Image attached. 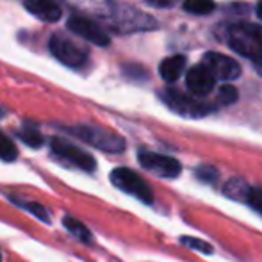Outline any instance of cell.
<instances>
[{"label":"cell","instance_id":"1","mask_svg":"<svg viewBox=\"0 0 262 262\" xmlns=\"http://www.w3.org/2000/svg\"><path fill=\"white\" fill-rule=\"evenodd\" d=\"M70 134L79 138L80 141L88 143V145L95 146L98 150H104L109 154H120L125 150V139L120 134L109 130L104 127H97V125H73V127H66Z\"/></svg>","mask_w":262,"mask_h":262},{"label":"cell","instance_id":"2","mask_svg":"<svg viewBox=\"0 0 262 262\" xmlns=\"http://www.w3.org/2000/svg\"><path fill=\"white\" fill-rule=\"evenodd\" d=\"M230 47L237 54L262 62V29L252 24L232 25L228 32Z\"/></svg>","mask_w":262,"mask_h":262},{"label":"cell","instance_id":"3","mask_svg":"<svg viewBox=\"0 0 262 262\" xmlns=\"http://www.w3.org/2000/svg\"><path fill=\"white\" fill-rule=\"evenodd\" d=\"M111 182L123 193L141 200L143 204H154V191L141 175L130 168H116L111 171Z\"/></svg>","mask_w":262,"mask_h":262},{"label":"cell","instance_id":"4","mask_svg":"<svg viewBox=\"0 0 262 262\" xmlns=\"http://www.w3.org/2000/svg\"><path fill=\"white\" fill-rule=\"evenodd\" d=\"M50 148L59 159L82 169V171H95V168H97V161L91 154L84 152L80 146L66 141L64 138H52L50 139Z\"/></svg>","mask_w":262,"mask_h":262},{"label":"cell","instance_id":"5","mask_svg":"<svg viewBox=\"0 0 262 262\" xmlns=\"http://www.w3.org/2000/svg\"><path fill=\"white\" fill-rule=\"evenodd\" d=\"M138 159L143 168L156 173L157 177H162V179H177L180 175V171H182L180 162L169 156H164V154L141 150L138 154Z\"/></svg>","mask_w":262,"mask_h":262},{"label":"cell","instance_id":"6","mask_svg":"<svg viewBox=\"0 0 262 262\" xmlns=\"http://www.w3.org/2000/svg\"><path fill=\"white\" fill-rule=\"evenodd\" d=\"M162 98H164V102L169 105V109L187 118H202L214 111L212 105L198 102V100H194V98L187 97V95H184V93H179V91H175V90H166V93H162Z\"/></svg>","mask_w":262,"mask_h":262},{"label":"cell","instance_id":"7","mask_svg":"<svg viewBox=\"0 0 262 262\" xmlns=\"http://www.w3.org/2000/svg\"><path fill=\"white\" fill-rule=\"evenodd\" d=\"M49 47H50V52L66 66H80L88 59L86 50L80 49L77 43H73L72 39L64 38V36H59V34L52 36Z\"/></svg>","mask_w":262,"mask_h":262},{"label":"cell","instance_id":"8","mask_svg":"<svg viewBox=\"0 0 262 262\" xmlns=\"http://www.w3.org/2000/svg\"><path fill=\"white\" fill-rule=\"evenodd\" d=\"M202 64L212 73L214 79H220V80H234V79H237L239 73H241V66H239L234 59L227 57V55H223V54H217V52L205 54Z\"/></svg>","mask_w":262,"mask_h":262},{"label":"cell","instance_id":"9","mask_svg":"<svg viewBox=\"0 0 262 262\" xmlns=\"http://www.w3.org/2000/svg\"><path fill=\"white\" fill-rule=\"evenodd\" d=\"M68 29L72 32H75L77 36L80 38L88 39V41L95 43L98 47H107L109 45V36L105 34V31H102L100 25H97L95 21L88 20V18H82V16H72L68 20Z\"/></svg>","mask_w":262,"mask_h":262},{"label":"cell","instance_id":"10","mask_svg":"<svg viewBox=\"0 0 262 262\" xmlns=\"http://www.w3.org/2000/svg\"><path fill=\"white\" fill-rule=\"evenodd\" d=\"M186 84L189 88V91L196 97H205L216 86V79L212 77V73L205 68L204 64H196L187 72L186 75Z\"/></svg>","mask_w":262,"mask_h":262},{"label":"cell","instance_id":"11","mask_svg":"<svg viewBox=\"0 0 262 262\" xmlns=\"http://www.w3.org/2000/svg\"><path fill=\"white\" fill-rule=\"evenodd\" d=\"M25 9L45 21H57L62 9L55 0H25Z\"/></svg>","mask_w":262,"mask_h":262},{"label":"cell","instance_id":"12","mask_svg":"<svg viewBox=\"0 0 262 262\" xmlns=\"http://www.w3.org/2000/svg\"><path fill=\"white\" fill-rule=\"evenodd\" d=\"M184 66H186V57L184 55H173V57H168L161 62L159 72H161V77L166 82H175L180 77V73L184 72Z\"/></svg>","mask_w":262,"mask_h":262},{"label":"cell","instance_id":"13","mask_svg":"<svg viewBox=\"0 0 262 262\" xmlns=\"http://www.w3.org/2000/svg\"><path fill=\"white\" fill-rule=\"evenodd\" d=\"M9 196V200L13 202L16 207H20V209H24V210H27V212H31L34 217H38V220H41L43 223H47L49 225L50 221H52V217H50V212H49V209L45 207V205H41V204H38V202H31V200H21L20 196H11V194H7Z\"/></svg>","mask_w":262,"mask_h":262},{"label":"cell","instance_id":"14","mask_svg":"<svg viewBox=\"0 0 262 262\" xmlns=\"http://www.w3.org/2000/svg\"><path fill=\"white\" fill-rule=\"evenodd\" d=\"M62 225H64V228L73 235V237L79 239V241L84 243V245H88V243L93 241V235H91L90 228H88L84 223H80L77 217L64 216V217H62Z\"/></svg>","mask_w":262,"mask_h":262},{"label":"cell","instance_id":"15","mask_svg":"<svg viewBox=\"0 0 262 262\" xmlns=\"http://www.w3.org/2000/svg\"><path fill=\"white\" fill-rule=\"evenodd\" d=\"M16 134H18V138H20L27 146H31V148H39V146H43V143H45L41 132H39L34 125H29V123L24 125Z\"/></svg>","mask_w":262,"mask_h":262},{"label":"cell","instance_id":"16","mask_svg":"<svg viewBox=\"0 0 262 262\" xmlns=\"http://www.w3.org/2000/svg\"><path fill=\"white\" fill-rule=\"evenodd\" d=\"M18 157V148L13 139L7 138L4 132H0V159L6 162H13Z\"/></svg>","mask_w":262,"mask_h":262},{"label":"cell","instance_id":"17","mask_svg":"<svg viewBox=\"0 0 262 262\" xmlns=\"http://www.w3.org/2000/svg\"><path fill=\"white\" fill-rule=\"evenodd\" d=\"M184 9L193 14H209L210 11H214V2L212 0H186Z\"/></svg>","mask_w":262,"mask_h":262},{"label":"cell","instance_id":"18","mask_svg":"<svg viewBox=\"0 0 262 262\" xmlns=\"http://www.w3.org/2000/svg\"><path fill=\"white\" fill-rule=\"evenodd\" d=\"M243 202H246L255 212L262 216V187H248L243 196Z\"/></svg>","mask_w":262,"mask_h":262},{"label":"cell","instance_id":"19","mask_svg":"<svg viewBox=\"0 0 262 262\" xmlns=\"http://www.w3.org/2000/svg\"><path fill=\"white\" fill-rule=\"evenodd\" d=\"M246 189H248V186H246V184L243 182V180H239V179H232L230 182L225 186V193H227L228 196H232V198H239V200H243Z\"/></svg>","mask_w":262,"mask_h":262},{"label":"cell","instance_id":"20","mask_svg":"<svg viewBox=\"0 0 262 262\" xmlns=\"http://www.w3.org/2000/svg\"><path fill=\"white\" fill-rule=\"evenodd\" d=\"M217 100L221 102L223 105H230L237 100V90L230 84H223L220 88V93H217Z\"/></svg>","mask_w":262,"mask_h":262},{"label":"cell","instance_id":"21","mask_svg":"<svg viewBox=\"0 0 262 262\" xmlns=\"http://www.w3.org/2000/svg\"><path fill=\"white\" fill-rule=\"evenodd\" d=\"M182 243L186 246H189V248L196 250V252H202V253H210V252H212V246H210L209 243L198 239V237H182Z\"/></svg>","mask_w":262,"mask_h":262},{"label":"cell","instance_id":"22","mask_svg":"<svg viewBox=\"0 0 262 262\" xmlns=\"http://www.w3.org/2000/svg\"><path fill=\"white\" fill-rule=\"evenodd\" d=\"M196 177L200 180H204V182H214L217 177V171L212 166H200V168L196 169Z\"/></svg>","mask_w":262,"mask_h":262},{"label":"cell","instance_id":"23","mask_svg":"<svg viewBox=\"0 0 262 262\" xmlns=\"http://www.w3.org/2000/svg\"><path fill=\"white\" fill-rule=\"evenodd\" d=\"M146 2H148L150 6H154V7H171L177 0H146Z\"/></svg>","mask_w":262,"mask_h":262},{"label":"cell","instance_id":"24","mask_svg":"<svg viewBox=\"0 0 262 262\" xmlns=\"http://www.w3.org/2000/svg\"><path fill=\"white\" fill-rule=\"evenodd\" d=\"M257 14H259V16L262 18V0L259 4H257Z\"/></svg>","mask_w":262,"mask_h":262},{"label":"cell","instance_id":"25","mask_svg":"<svg viewBox=\"0 0 262 262\" xmlns=\"http://www.w3.org/2000/svg\"><path fill=\"white\" fill-rule=\"evenodd\" d=\"M4 116V111H2V107H0V118H2Z\"/></svg>","mask_w":262,"mask_h":262},{"label":"cell","instance_id":"26","mask_svg":"<svg viewBox=\"0 0 262 262\" xmlns=\"http://www.w3.org/2000/svg\"><path fill=\"white\" fill-rule=\"evenodd\" d=\"M0 262H2V253H0Z\"/></svg>","mask_w":262,"mask_h":262}]
</instances>
